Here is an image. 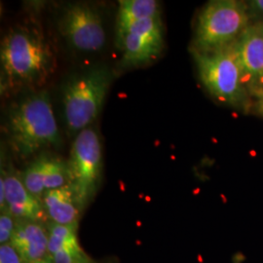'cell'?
I'll return each mask as SVG.
<instances>
[{
  "label": "cell",
  "instance_id": "cell-1",
  "mask_svg": "<svg viewBox=\"0 0 263 263\" xmlns=\"http://www.w3.org/2000/svg\"><path fill=\"white\" fill-rule=\"evenodd\" d=\"M1 85L40 87L54 73L56 57L43 33L33 26L11 28L0 49Z\"/></svg>",
  "mask_w": 263,
  "mask_h": 263
},
{
  "label": "cell",
  "instance_id": "cell-2",
  "mask_svg": "<svg viewBox=\"0 0 263 263\" xmlns=\"http://www.w3.org/2000/svg\"><path fill=\"white\" fill-rule=\"evenodd\" d=\"M7 133L11 145L21 157L61 145V136L47 92L29 95L8 114Z\"/></svg>",
  "mask_w": 263,
  "mask_h": 263
},
{
  "label": "cell",
  "instance_id": "cell-3",
  "mask_svg": "<svg viewBox=\"0 0 263 263\" xmlns=\"http://www.w3.org/2000/svg\"><path fill=\"white\" fill-rule=\"evenodd\" d=\"M202 84L216 101L240 109L251 105L234 43L210 52L191 51Z\"/></svg>",
  "mask_w": 263,
  "mask_h": 263
},
{
  "label": "cell",
  "instance_id": "cell-4",
  "mask_svg": "<svg viewBox=\"0 0 263 263\" xmlns=\"http://www.w3.org/2000/svg\"><path fill=\"white\" fill-rule=\"evenodd\" d=\"M112 74L106 66H96L72 76L63 89L66 126L71 133L89 128L102 110Z\"/></svg>",
  "mask_w": 263,
  "mask_h": 263
},
{
  "label": "cell",
  "instance_id": "cell-5",
  "mask_svg": "<svg viewBox=\"0 0 263 263\" xmlns=\"http://www.w3.org/2000/svg\"><path fill=\"white\" fill-rule=\"evenodd\" d=\"M247 3L213 0L201 11L191 51L210 52L235 43L251 25Z\"/></svg>",
  "mask_w": 263,
  "mask_h": 263
},
{
  "label": "cell",
  "instance_id": "cell-6",
  "mask_svg": "<svg viewBox=\"0 0 263 263\" xmlns=\"http://www.w3.org/2000/svg\"><path fill=\"white\" fill-rule=\"evenodd\" d=\"M70 184L76 190L82 211L98 190L103 172V145L92 127L77 134L66 161Z\"/></svg>",
  "mask_w": 263,
  "mask_h": 263
},
{
  "label": "cell",
  "instance_id": "cell-7",
  "mask_svg": "<svg viewBox=\"0 0 263 263\" xmlns=\"http://www.w3.org/2000/svg\"><path fill=\"white\" fill-rule=\"evenodd\" d=\"M59 29L72 47L80 52H98L106 40L100 13L85 3L71 4L62 14Z\"/></svg>",
  "mask_w": 263,
  "mask_h": 263
},
{
  "label": "cell",
  "instance_id": "cell-8",
  "mask_svg": "<svg viewBox=\"0 0 263 263\" xmlns=\"http://www.w3.org/2000/svg\"><path fill=\"white\" fill-rule=\"evenodd\" d=\"M119 47L123 51L121 68L144 66L157 59L164 48L161 19L144 20L134 25Z\"/></svg>",
  "mask_w": 263,
  "mask_h": 263
},
{
  "label": "cell",
  "instance_id": "cell-9",
  "mask_svg": "<svg viewBox=\"0 0 263 263\" xmlns=\"http://www.w3.org/2000/svg\"><path fill=\"white\" fill-rule=\"evenodd\" d=\"M234 46L245 86L254 97L263 92V22L251 24Z\"/></svg>",
  "mask_w": 263,
  "mask_h": 263
},
{
  "label": "cell",
  "instance_id": "cell-10",
  "mask_svg": "<svg viewBox=\"0 0 263 263\" xmlns=\"http://www.w3.org/2000/svg\"><path fill=\"white\" fill-rule=\"evenodd\" d=\"M21 177L28 191L41 201L49 190L70 183L66 162L46 154L32 161Z\"/></svg>",
  "mask_w": 263,
  "mask_h": 263
},
{
  "label": "cell",
  "instance_id": "cell-11",
  "mask_svg": "<svg viewBox=\"0 0 263 263\" xmlns=\"http://www.w3.org/2000/svg\"><path fill=\"white\" fill-rule=\"evenodd\" d=\"M3 172L6 183V210L18 220L47 224L50 220L42 201L28 191L17 172L12 168L7 171L3 169Z\"/></svg>",
  "mask_w": 263,
  "mask_h": 263
},
{
  "label": "cell",
  "instance_id": "cell-12",
  "mask_svg": "<svg viewBox=\"0 0 263 263\" xmlns=\"http://www.w3.org/2000/svg\"><path fill=\"white\" fill-rule=\"evenodd\" d=\"M19 253L24 262L44 259L48 256V231L42 223L18 220L10 242Z\"/></svg>",
  "mask_w": 263,
  "mask_h": 263
},
{
  "label": "cell",
  "instance_id": "cell-13",
  "mask_svg": "<svg viewBox=\"0 0 263 263\" xmlns=\"http://www.w3.org/2000/svg\"><path fill=\"white\" fill-rule=\"evenodd\" d=\"M42 203L51 222L62 226H78L82 213L76 190L69 183L47 191Z\"/></svg>",
  "mask_w": 263,
  "mask_h": 263
},
{
  "label": "cell",
  "instance_id": "cell-14",
  "mask_svg": "<svg viewBox=\"0 0 263 263\" xmlns=\"http://www.w3.org/2000/svg\"><path fill=\"white\" fill-rule=\"evenodd\" d=\"M160 18V5L155 0H122L116 21V38L118 46L130 28L144 20Z\"/></svg>",
  "mask_w": 263,
  "mask_h": 263
},
{
  "label": "cell",
  "instance_id": "cell-15",
  "mask_svg": "<svg viewBox=\"0 0 263 263\" xmlns=\"http://www.w3.org/2000/svg\"><path fill=\"white\" fill-rule=\"evenodd\" d=\"M48 231V255L55 254L60 250L80 247L77 228L78 226H62L49 221Z\"/></svg>",
  "mask_w": 263,
  "mask_h": 263
},
{
  "label": "cell",
  "instance_id": "cell-16",
  "mask_svg": "<svg viewBox=\"0 0 263 263\" xmlns=\"http://www.w3.org/2000/svg\"><path fill=\"white\" fill-rule=\"evenodd\" d=\"M48 256L54 263H92L81 247L60 250Z\"/></svg>",
  "mask_w": 263,
  "mask_h": 263
},
{
  "label": "cell",
  "instance_id": "cell-17",
  "mask_svg": "<svg viewBox=\"0 0 263 263\" xmlns=\"http://www.w3.org/2000/svg\"><path fill=\"white\" fill-rule=\"evenodd\" d=\"M17 226V219L9 212L3 211L0 215V245L8 244L12 240Z\"/></svg>",
  "mask_w": 263,
  "mask_h": 263
},
{
  "label": "cell",
  "instance_id": "cell-18",
  "mask_svg": "<svg viewBox=\"0 0 263 263\" xmlns=\"http://www.w3.org/2000/svg\"><path fill=\"white\" fill-rule=\"evenodd\" d=\"M0 263H25L17 250L8 243L0 245Z\"/></svg>",
  "mask_w": 263,
  "mask_h": 263
},
{
  "label": "cell",
  "instance_id": "cell-19",
  "mask_svg": "<svg viewBox=\"0 0 263 263\" xmlns=\"http://www.w3.org/2000/svg\"><path fill=\"white\" fill-rule=\"evenodd\" d=\"M247 5L251 19L255 17L257 19L261 20L258 22H263V0L250 1L247 3Z\"/></svg>",
  "mask_w": 263,
  "mask_h": 263
},
{
  "label": "cell",
  "instance_id": "cell-20",
  "mask_svg": "<svg viewBox=\"0 0 263 263\" xmlns=\"http://www.w3.org/2000/svg\"><path fill=\"white\" fill-rule=\"evenodd\" d=\"M253 98H254V106L255 111L263 117V92L255 95Z\"/></svg>",
  "mask_w": 263,
  "mask_h": 263
},
{
  "label": "cell",
  "instance_id": "cell-21",
  "mask_svg": "<svg viewBox=\"0 0 263 263\" xmlns=\"http://www.w3.org/2000/svg\"><path fill=\"white\" fill-rule=\"evenodd\" d=\"M244 262V257L241 254H237L233 257V263H243Z\"/></svg>",
  "mask_w": 263,
  "mask_h": 263
},
{
  "label": "cell",
  "instance_id": "cell-22",
  "mask_svg": "<svg viewBox=\"0 0 263 263\" xmlns=\"http://www.w3.org/2000/svg\"><path fill=\"white\" fill-rule=\"evenodd\" d=\"M29 263H54L52 261V259L47 256L46 258H44V259H41V260H38V261H34V262H29Z\"/></svg>",
  "mask_w": 263,
  "mask_h": 263
}]
</instances>
